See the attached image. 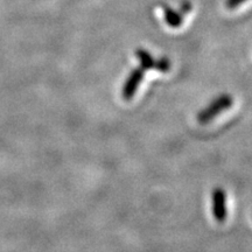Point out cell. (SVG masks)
<instances>
[{"instance_id":"6da1fadb","label":"cell","mask_w":252,"mask_h":252,"mask_svg":"<svg viewBox=\"0 0 252 252\" xmlns=\"http://www.w3.org/2000/svg\"><path fill=\"white\" fill-rule=\"evenodd\" d=\"M234 104V99L228 94H223L213 100L207 108L201 110L197 113V121L200 124H208L213 121L214 118L217 117L220 113H222L225 110L230 109Z\"/></svg>"},{"instance_id":"7a4b0ae2","label":"cell","mask_w":252,"mask_h":252,"mask_svg":"<svg viewBox=\"0 0 252 252\" xmlns=\"http://www.w3.org/2000/svg\"><path fill=\"white\" fill-rule=\"evenodd\" d=\"M145 70L141 67L135 68L130 72L127 78H126L124 86L122 89L123 98L125 100H130L134 97L135 93H137L138 88H139L140 83L144 80Z\"/></svg>"},{"instance_id":"3957f363","label":"cell","mask_w":252,"mask_h":252,"mask_svg":"<svg viewBox=\"0 0 252 252\" xmlns=\"http://www.w3.org/2000/svg\"><path fill=\"white\" fill-rule=\"evenodd\" d=\"M213 215L217 222H224L226 220V193L224 189L215 188L212 194Z\"/></svg>"},{"instance_id":"277c9868","label":"cell","mask_w":252,"mask_h":252,"mask_svg":"<svg viewBox=\"0 0 252 252\" xmlns=\"http://www.w3.org/2000/svg\"><path fill=\"white\" fill-rule=\"evenodd\" d=\"M163 15H165L166 24L173 28L180 27L184 23V17H182L181 12L175 11L171 7L163 8Z\"/></svg>"},{"instance_id":"5b68a950","label":"cell","mask_w":252,"mask_h":252,"mask_svg":"<svg viewBox=\"0 0 252 252\" xmlns=\"http://www.w3.org/2000/svg\"><path fill=\"white\" fill-rule=\"evenodd\" d=\"M135 56L139 60L140 67L144 69V70H151V69H154V64H156V60L153 59V56L150 54L147 50L145 49H137L135 50Z\"/></svg>"},{"instance_id":"8992f818","label":"cell","mask_w":252,"mask_h":252,"mask_svg":"<svg viewBox=\"0 0 252 252\" xmlns=\"http://www.w3.org/2000/svg\"><path fill=\"white\" fill-rule=\"evenodd\" d=\"M154 69L158 71L161 72H166L171 69V61L169 59L167 58H160L159 60H157L156 64H154Z\"/></svg>"},{"instance_id":"52a82bcc","label":"cell","mask_w":252,"mask_h":252,"mask_svg":"<svg viewBox=\"0 0 252 252\" xmlns=\"http://www.w3.org/2000/svg\"><path fill=\"white\" fill-rule=\"evenodd\" d=\"M245 1H247V0H226L225 5H226V7H228V8L234 9L236 7H238L239 5H242Z\"/></svg>"},{"instance_id":"ba28073f","label":"cell","mask_w":252,"mask_h":252,"mask_svg":"<svg viewBox=\"0 0 252 252\" xmlns=\"http://www.w3.org/2000/svg\"><path fill=\"white\" fill-rule=\"evenodd\" d=\"M180 9H181V13H189V12H190V9H191L190 2H189V1L182 2Z\"/></svg>"}]
</instances>
